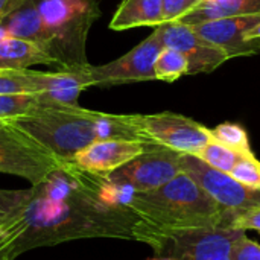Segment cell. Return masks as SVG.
Wrapping results in <instances>:
<instances>
[{"label":"cell","mask_w":260,"mask_h":260,"mask_svg":"<svg viewBox=\"0 0 260 260\" xmlns=\"http://www.w3.org/2000/svg\"><path fill=\"white\" fill-rule=\"evenodd\" d=\"M149 260H177L174 259V257H171V256H157V257H152V259Z\"/></svg>","instance_id":"30"},{"label":"cell","mask_w":260,"mask_h":260,"mask_svg":"<svg viewBox=\"0 0 260 260\" xmlns=\"http://www.w3.org/2000/svg\"><path fill=\"white\" fill-rule=\"evenodd\" d=\"M126 207L139 218L134 239L151 247L160 236L172 232L230 229L235 218L184 172L155 190L136 192Z\"/></svg>","instance_id":"2"},{"label":"cell","mask_w":260,"mask_h":260,"mask_svg":"<svg viewBox=\"0 0 260 260\" xmlns=\"http://www.w3.org/2000/svg\"><path fill=\"white\" fill-rule=\"evenodd\" d=\"M163 47L181 52L189 62V75L210 73L230 58L218 46L201 38L195 30L183 21L163 23L155 27Z\"/></svg>","instance_id":"10"},{"label":"cell","mask_w":260,"mask_h":260,"mask_svg":"<svg viewBox=\"0 0 260 260\" xmlns=\"http://www.w3.org/2000/svg\"><path fill=\"white\" fill-rule=\"evenodd\" d=\"M40 104L35 94H0V119L9 120L30 113Z\"/></svg>","instance_id":"23"},{"label":"cell","mask_w":260,"mask_h":260,"mask_svg":"<svg viewBox=\"0 0 260 260\" xmlns=\"http://www.w3.org/2000/svg\"><path fill=\"white\" fill-rule=\"evenodd\" d=\"M260 14V0H229L222 5L200 3L192 12L183 17L180 21L184 24H197L209 20L235 17V15H256Z\"/></svg>","instance_id":"17"},{"label":"cell","mask_w":260,"mask_h":260,"mask_svg":"<svg viewBox=\"0 0 260 260\" xmlns=\"http://www.w3.org/2000/svg\"><path fill=\"white\" fill-rule=\"evenodd\" d=\"M181 172L180 152L149 143L140 155L105 178L111 183L128 186L136 192H149L165 186Z\"/></svg>","instance_id":"7"},{"label":"cell","mask_w":260,"mask_h":260,"mask_svg":"<svg viewBox=\"0 0 260 260\" xmlns=\"http://www.w3.org/2000/svg\"><path fill=\"white\" fill-rule=\"evenodd\" d=\"M203 0H163V18L165 23L180 21L189 12H192Z\"/></svg>","instance_id":"26"},{"label":"cell","mask_w":260,"mask_h":260,"mask_svg":"<svg viewBox=\"0 0 260 260\" xmlns=\"http://www.w3.org/2000/svg\"><path fill=\"white\" fill-rule=\"evenodd\" d=\"M247 38L248 40H260V23L247 34Z\"/></svg>","instance_id":"29"},{"label":"cell","mask_w":260,"mask_h":260,"mask_svg":"<svg viewBox=\"0 0 260 260\" xmlns=\"http://www.w3.org/2000/svg\"><path fill=\"white\" fill-rule=\"evenodd\" d=\"M52 37V55L64 67L87 62L85 43L99 18V0H32Z\"/></svg>","instance_id":"3"},{"label":"cell","mask_w":260,"mask_h":260,"mask_svg":"<svg viewBox=\"0 0 260 260\" xmlns=\"http://www.w3.org/2000/svg\"><path fill=\"white\" fill-rule=\"evenodd\" d=\"M87 67L88 62L73 64L56 72L32 70V79L35 82L40 102L56 105H78L79 94L85 88L91 87Z\"/></svg>","instance_id":"12"},{"label":"cell","mask_w":260,"mask_h":260,"mask_svg":"<svg viewBox=\"0 0 260 260\" xmlns=\"http://www.w3.org/2000/svg\"><path fill=\"white\" fill-rule=\"evenodd\" d=\"M245 155H250V154H244V152L230 149V148H227V146H224V145H221V143H218L215 140L209 142L197 154V157L200 160H203L209 166H212V168H215L218 171H222L225 174H230L232 169L238 165V161Z\"/></svg>","instance_id":"19"},{"label":"cell","mask_w":260,"mask_h":260,"mask_svg":"<svg viewBox=\"0 0 260 260\" xmlns=\"http://www.w3.org/2000/svg\"><path fill=\"white\" fill-rule=\"evenodd\" d=\"M3 123H5V120H2V119H0V126H2Z\"/></svg>","instance_id":"31"},{"label":"cell","mask_w":260,"mask_h":260,"mask_svg":"<svg viewBox=\"0 0 260 260\" xmlns=\"http://www.w3.org/2000/svg\"><path fill=\"white\" fill-rule=\"evenodd\" d=\"M230 260H260V244L242 232L230 247Z\"/></svg>","instance_id":"25"},{"label":"cell","mask_w":260,"mask_h":260,"mask_svg":"<svg viewBox=\"0 0 260 260\" xmlns=\"http://www.w3.org/2000/svg\"><path fill=\"white\" fill-rule=\"evenodd\" d=\"M244 230L192 229L163 235L152 245L157 256L177 260H230V247Z\"/></svg>","instance_id":"6"},{"label":"cell","mask_w":260,"mask_h":260,"mask_svg":"<svg viewBox=\"0 0 260 260\" xmlns=\"http://www.w3.org/2000/svg\"><path fill=\"white\" fill-rule=\"evenodd\" d=\"M163 49L158 32L154 30L140 44L133 47L120 58L102 66L88 64L91 87H114L155 79L154 62Z\"/></svg>","instance_id":"8"},{"label":"cell","mask_w":260,"mask_h":260,"mask_svg":"<svg viewBox=\"0 0 260 260\" xmlns=\"http://www.w3.org/2000/svg\"><path fill=\"white\" fill-rule=\"evenodd\" d=\"M148 145L149 143L134 140H98L81 149L73 157L72 163L85 172L107 177L140 155Z\"/></svg>","instance_id":"13"},{"label":"cell","mask_w":260,"mask_h":260,"mask_svg":"<svg viewBox=\"0 0 260 260\" xmlns=\"http://www.w3.org/2000/svg\"><path fill=\"white\" fill-rule=\"evenodd\" d=\"M230 229H235V230H254L260 233V206L256 207H251V209H247L241 213H238L232 224H230Z\"/></svg>","instance_id":"27"},{"label":"cell","mask_w":260,"mask_h":260,"mask_svg":"<svg viewBox=\"0 0 260 260\" xmlns=\"http://www.w3.org/2000/svg\"><path fill=\"white\" fill-rule=\"evenodd\" d=\"M133 117L148 143L165 146L180 154L197 155L212 142L207 126L183 114L163 111L157 114H133Z\"/></svg>","instance_id":"5"},{"label":"cell","mask_w":260,"mask_h":260,"mask_svg":"<svg viewBox=\"0 0 260 260\" xmlns=\"http://www.w3.org/2000/svg\"><path fill=\"white\" fill-rule=\"evenodd\" d=\"M259 23L260 14H256L209 20L192 24L190 27L201 38L222 49L229 58H235L260 53V40L247 38V34Z\"/></svg>","instance_id":"11"},{"label":"cell","mask_w":260,"mask_h":260,"mask_svg":"<svg viewBox=\"0 0 260 260\" xmlns=\"http://www.w3.org/2000/svg\"><path fill=\"white\" fill-rule=\"evenodd\" d=\"M34 187L27 190H6L0 189V229L14 221L30 203Z\"/></svg>","instance_id":"21"},{"label":"cell","mask_w":260,"mask_h":260,"mask_svg":"<svg viewBox=\"0 0 260 260\" xmlns=\"http://www.w3.org/2000/svg\"><path fill=\"white\" fill-rule=\"evenodd\" d=\"M0 94H35L38 96L32 70L0 69Z\"/></svg>","instance_id":"20"},{"label":"cell","mask_w":260,"mask_h":260,"mask_svg":"<svg viewBox=\"0 0 260 260\" xmlns=\"http://www.w3.org/2000/svg\"><path fill=\"white\" fill-rule=\"evenodd\" d=\"M230 175L247 187L260 189V161L254 154L242 157L232 169Z\"/></svg>","instance_id":"24"},{"label":"cell","mask_w":260,"mask_h":260,"mask_svg":"<svg viewBox=\"0 0 260 260\" xmlns=\"http://www.w3.org/2000/svg\"><path fill=\"white\" fill-rule=\"evenodd\" d=\"M210 134H212V140H215L230 149H235V151H239L244 154L253 152L247 131L238 123L224 122V123L218 125L216 128L210 129Z\"/></svg>","instance_id":"22"},{"label":"cell","mask_w":260,"mask_h":260,"mask_svg":"<svg viewBox=\"0 0 260 260\" xmlns=\"http://www.w3.org/2000/svg\"><path fill=\"white\" fill-rule=\"evenodd\" d=\"M27 2L29 0H0V23L17 9L23 8Z\"/></svg>","instance_id":"28"},{"label":"cell","mask_w":260,"mask_h":260,"mask_svg":"<svg viewBox=\"0 0 260 260\" xmlns=\"http://www.w3.org/2000/svg\"><path fill=\"white\" fill-rule=\"evenodd\" d=\"M155 79L165 82H174L178 78L189 75V62L186 56L171 47H163L154 62Z\"/></svg>","instance_id":"18"},{"label":"cell","mask_w":260,"mask_h":260,"mask_svg":"<svg viewBox=\"0 0 260 260\" xmlns=\"http://www.w3.org/2000/svg\"><path fill=\"white\" fill-rule=\"evenodd\" d=\"M163 23V0H122L110 21V27L113 30H126L140 26L157 27Z\"/></svg>","instance_id":"16"},{"label":"cell","mask_w":260,"mask_h":260,"mask_svg":"<svg viewBox=\"0 0 260 260\" xmlns=\"http://www.w3.org/2000/svg\"><path fill=\"white\" fill-rule=\"evenodd\" d=\"M64 163L12 123L5 120L0 126V174L24 178L35 187Z\"/></svg>","instance_id":"4"},{"label":"cell","mask_w":260,"mask_h":260,"mask_svg":"<svg viewBox=\"0 0 260 260\" xmlns=\"http://www.w3.org/2000/svg\"><path fill=\"white\" fill-rule=\"evenodd\" d=\"M6 122L29 134L62 161H72L81 149L98 140L148 143L136 126L133 114H108L79 105L40 102L30 113Z\"/></svg>","instance_id":"1"},{"label":"cell","mask_w":260,"mask_h":260,"mask_svg":"<svg viewBox=\"0 0 260 260\" xmlns=\"http://www.w3.org/2000/svg\"><path fill=\"white\" fill-rule=\"evenodd\" d=\"M181 169L192 177L213 201L235 216L247 209L260 206V189L241 184L230 174L209 166L197 155L181 154Z\"/></svg>","instance_id":"9"},{"label":"cell","mask_w":260,"mask_h":260,"mask_svg":"<svg viewBox=\"0 0 260 260\" xmlns=\"http://www.w3.org/2000/svg\"><path fill=\"white\" fill-rule=\"evenodd\" d=\"M2 26L5 27V32L8 35L34 41L52 55V37L46 29L41 15L32 0H29L23 8L8 15L2 21Z\"/></svg>","instance_id":"15"},{"label":"cell","mask_w":260,"mask_h":260,"mask_svg":"<svg viewBox=\"0 0 260 260\" xmlns=\"http://www.w3.org/2000/svg\"><path fill=\"white\" fill-rule=\"evenodd\" d=\"M46 64L62 69V64L40 44L6 35L0 38V69H29L30 66Z\"/></svg>","instance_id":"14"}]
</instances>
